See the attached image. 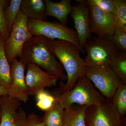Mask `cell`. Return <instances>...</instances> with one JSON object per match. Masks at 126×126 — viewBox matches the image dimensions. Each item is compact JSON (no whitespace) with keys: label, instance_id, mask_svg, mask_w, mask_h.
Masks as SVG:
<instances>
[{"label":"cell","instance_id":"cell-1","mask_svg":"<svg viewBox=\"0 0 126 126\" xmlns=\"http://www.w3.org/2000/svg\"><path fill=\"white\" fill-rule=\"evenodd\" d=\"M49 47L67 73V82L61 81L60 93L68 92L74 87L79 77L84 75L87 67L84 59L80 56L78 48L68 41L49 39Z\"/></svg>","mask_w":126,"mask_h":126},{"label":"cell","instance_id":"cell-2","mask_svg":"<svg viewBox=\"0 0 126 126\" xmlns=\"http://www.w3.org/2000/svg\"><path fill=\"white\" fill-rule=\"evenodd\" d=\"M49 39L42 36H33L24 45L20 60L26 65L31 63L41 67L58 81H65L67 77L63 65L49 49Z\"/></svg>","mask_w":126,"mask_h":126},{"label":"cell","instance_id":"cell-3","mask_svg":"<svg viewBox=\"0 0 126 126\" xmlns=\"http://www.w3.org/2000/svg\"><path fill=\"white\" fill-rule=\"evenodd\" d=\"M57 100L64 109L74 104L88 106L97 105L106 98L98 92L84 75L79 77L74 87L68 92L56 94Z\"/></svg>","mask_w":126,"mask_h":126},{"label":"cell","instance_id":"cell-4","mask_svg":"<svg viewBox=\"0 0 126 126\" xmlns=\"http://www.w3.org/2000/svg\"><path fill=\"white\" fill-rule=\"evenodd\" d=\"M84 48L87 67H93L109 66L119 52L109 36L91 37Z\"/></svg>","mask_w":126,"mask_h":126},{"label":"cell","instance_id":"cell-5","mask_svg":"<svg viewBox=\"0 0 126 126\" xmlns=\"http://www.w3.org/2000/svg\"><path fill=\"white\" fill-rule=\"evenodd\" d=\"M28 29L33 36H42L51 39L66 41L73 44L84 53L79 45L75 31L60 23L28 19Z\"/></svg>","mask_w":126,"mask_h":126},{"label":"cell","instance_id":"cell-6","mask_svg":"<svg viewBox=\"0 0 126 126\" xmlns=\"http://www.w3.org/2000/svg\"><path fill=\"white\" fill-rule=\"evenodd\" d=\"M86 126H126V118L121 115L110 99L87 107Z\"/></svg>","mask_w":126,"mask_h":126},{"label":"cell","instance_id":"cell-7","mask_svg":"<svg viewBox=\"0 0 126 126\" xmlns=\"http://www.w3.org/2000/svg\"><path fill=\"white\" fill-rule=\"evenodd\" d=\"M28 18L20 11L15 21L8 39L5 41L4 50L9 63L21 55L25 43L33 37L28 29Z\"/></svg>","mask_w":126,"mask_h":126},{"label":"cell","instance_id":"cell-8","mask_svg":"<svg viewBox=\"0 0 126 126\" xmlns=\"http://www.w3.org/2000/svg\"><path fill=\"white\" fill-rule=\"evenodd\" d=\"M84 76L93 83L106 99H111L118 87L124 83L109 66L87 67Z\"/></svg>","mask_w":126,"mask_h":126},{"label":"cell","instance_id":"cell-9","mask_svg":"<svg viewBox=\"0 0 126 126\" xmlns=\"http://www.w3.org/2000/svg\"><path fill=\"white\" fill-rule=\"evenodd\" d=\"M20 102L7 94L0 97V126H25L27 115L25 110L19 107Z\"/></svg>","mask_w":126,"mask_h":126},{"label":"cell","instance_id":"cell-10","mask_svg":"<svg viewBox=\"0 0 126 126\" xmlns=\"http://www.w3.org/2000/svg\"><path fill=\"white\" fill-rule=\"evenodd\" d=\"M87 4L89 8L90 33L98 36L112 35L116 28L114 15L94 5Z\"/></svg>","mask_w":126,"mask_h":126},{"label":"cell","instance_id":"cell-11","mask_svg":"<svg viewBox=\"0 0 126 126\" xmlns=\"http://www.w3.org/2000/svg\"><path fill=\"white\" fill-rule=\"evenodd\" d=\"M75 1L77 3L73 6L70 16L73 20L79 45L84 49L87 41L92 37L89 27V8L86 0Z\"/></svg>","mask_w":126,"mask_h":126},{"label":"cell","instance_id":"cell-12","mask_svg":"<svg viewBox=\"0 0 126 126\" xmlns=\"http://www.w3.org/2000/svg\"><path fill=\"white\" fill-rule=\"evenodd\" d=\"M26 66L27 73L25 79L29 96L35 95L41 90L56 85L57 79L38 65L28 63Z\"/></svg>","mask_w":126,"mask_h":126},{"label":"cell","instance_id":"cell-13","mask_svg":"<svg viewBox=\"0 0 126 126\" xmlns=\"http://www.w3.org/2000/svg\"><path fill=\"white\" fill-rule=\"evenodd\" d=\"M26 65L17 59L14 60L11 68L12 82L7 95L26 103L29 100V94L25 79V71Z\"/></svg>","mask_w":126,"mask_h":126},{"label":"cell","instance_id":"cell-14","mask_svg":"<svg viewBox=\"0 0 126 126\" xmlns=\"http://www.w3.org/2000/svg\"><path fill=\"white\" fill-rule=\"evenodd\" d=\"M44 1L46 16H53L58 19L60 24L67 25L68 16L73 7L71 0H61L58 2L50 0H45Z\"/></svg>","mask_w":126,"mask_h":126},{"label":"cell","instance_id":"cell-15","mask_svg":"<svg viewBox=\"0 0 126 126\" xmlns=\"http://www.w3.org/2000/svg\"><path fill=\"white\" fill-rule=\"evenodd\" d=\"M87 107L74 104L64 109L62 126H86L85 117Z\"/></svg>","mask_w":126,"mask_h":126},{"label":"cell","instance_id":"cell-16","mask_svg":"<svg viewBox=\"0 0 126 126\" xmlns=\"http://www.w3.org/2000/svg\"><path fill=\"white\" fill-rule=\"evenodd\" d=\"M44 0H22L20 11L28 19L45 20L46 16Z\"/></svg>","mask_w":126,"mask_h":126},{"label":"cell","instance_id":"cell-17","mask_svg":"<svg viewBox=\"0 0 126 126\" xmlns=\"http://www.w3.org/2000/svg\"><path fill=\"white\" fill-rule=\"evenodd\" d=\"M5 41L0 35V86L8 90L11 85V67L6 56Z\"/></svg>","mask_w":126,"mask_h":126},{"label":"cell","instance_id":"cell-18","mask_svg":"<svg viewBox=\"0 0 126 126\" xmlns=\"http://www.w3.org/2000/svg\"><path fill=\"white\" fill-rule=\"evenodd\" d=\"M56 100L51 108L45 111L42 118L45 126H62L64 109Z\"/></svg>","mask_w":126,"mask_h":126},{"label":"cell","instance_id":"cell-19","mask_svg":"<svg viewBox=\"0 0 126 126\" xmlns=\"http://www.w3.org/2000/svg\"><path fill=\"white\" fill-rule=\"evenodd\" d=\"M109 66L123 82L126 84V52L119 51Z\"/></svg>","mask_w":126,"mask_h":126},{"label":"cell","instance_id":"cell-20","mask_svg":"<svg viewBox=\"0 0 126 126\" xmlns=\"http://www.w3.org/2000/svg\"><path fill=\"white\" fill-rule=\"evenodd\" d=\"M110 99L119 113L125 116L126 114V84H121Z\"/></svg>","mask_w":126,"mask_h":126},{"label":"cell","instance_id":"cell-21","mask_svg":"<svg viewBox=\"0 0 126 126\" xmlns=\"http://www.w3.org/2000/svg\"><path fill=\"white\" fill-rule=\"evenodd\" d=\"M22 1V0H11L10 4L7 6L5 10V16L10 34L18 13L20 11Z\"/></svg>","mask_w":126,"mask_h":126},{"label":"cell","instance_id":"cell-22","mask_svg":"<svg viewBox=\"0 0 126 126\" xmlns=\"http://www.w3.org/2000/svg\"><path fill=\"white\" fill-rule=\"evenodd\" d=\"M36 106L41 110L47 111L52 107L56 100V97L46 91L41 90L36 93Z\"/></svg>","mask_w":126,"mask_h":126},{"label":"cell","instance_id":"cell-23","mask_svg":"<svg viewBox=\"0 0 126 126\" xmlns=\"http://www.w3.org/2000/svg\"><path fill=\"white\" fill-rule=\"evenodd\" d=\"M116 9L115 15L116 27L126 32V0H116Z\"/></svg>","mask_w":126,"mask_h":126},{"label":"cell","instance_id":"cell-24","mask_svg":"<svg viewBox=\"0 0 126 126\" xmlns=\"http://www.w3.org/2000/svg\"><path fill=\"white\" fill-rule=\"evenodd\" d=\"M9 2V0H0V35L5 41L7 40L10 35L5 14V10Z\"/></svg>","mask_w":126,"mask_h":126},{"label":"cell","instance_id":"cell-25","mask_svg":"<svg viewBox=\"0 0 126 126\" xmlns=\"http://www.w3.org/2000/svg\"><path fill=\"white\" fill-rule=\"evenodd\" d=\"M109 37L118 50L126 52V32L116 27L112 35Z\"/></svg>","mask_w":126,"mask_h":126},{"label":"cell","instance_id":"cell-26","mask_svg":"<svg viewBox=\"0 0 126 126\" xmlns=\"http://www.w3.org/2000/svg\"><path fill=\"white\" fill-rule=\"evenodd\" d=\"M87 4L99 7L104 11L115 15L116 9V0H87Z\"/></svg>","mask_w":126,"mask_h":126},{"label":"cell","instance_id":"cell-27","mask_svg":"<svg viewBox=\"0 0 126 126\" xmlns=\"http://www.w3.org/2000/svg\"><path fill=\"white\" fill-rule=\"evenodd\" d=\"M25 126H45L42 119L38 115L32 112L27 115Z\"/></svg>","mask_w":126,"mask_h":126},{"label":"cell","instance_id":"cell-28","mask_svg":"<svg viewBox=\"0 0 126 126\" xmlns=\"http://www.w3.org/2000/svg\"><path fill=\"white\" fill-rule=\"evenodd\" d=\"M8 90L0 86V97L7 95Z\"/></svg>","mask_w":126,"mask_h":126},{"label":"cell","instance_id":"cell-29","mask_svg":"<svg viewBox=\"0 0 126 126\" xmlns=\"http://www.w3.org/2000/svg\"><path fill=\"white\" fill-rule=\"evenodd\" d=\"M1 119V110L0 106V123Z\"/></svg>","mask_w":126,"mask_h":126}]
</instances>
